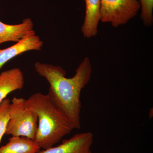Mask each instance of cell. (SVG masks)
<instances>
[{"mask_svg":"<svg viewBox=\"0 0 153 153\" xmlns=\"http://www.w3.org/2000/svg\"><path fill=\"white\" fill-rule=\"evenodd\" d=\"M140 10L137 0H101L100 21L117 27L135 16Z\"/></svg>","mask_w":153,"mask_h":153,"instance_id":"4","label":"cell"},{"mask_svg":"<svg viewBox=\"0 0 153 153\" xmlns=\"http://www.w3.org/2000/svg\"><path fill=\"white\" fill-rule=\"evenodd\" d=\"M25 85L24 74L19 68H14L0 74V103L7 96L15 91L22 89Z\"/></svg>","mask_w":153,"mask_h":153,"instance_id":"8","label":"cell"},{"mask_svg":"<svg viewBox=\"0 0 153 153\" xmlns=\"http://www.w3.org/2000/svg\"><path fill=\"white\" fill-rule=\"evenodd\" d=\"M94 135L91 132H85L74 135L68 139L63 140L56 147L39 150L36 153H92L91 146Z\"/></svg>","mask_w":153,"mask_h":153,"instance_id":"5","label":"cell"},{"mask_svg":"<svg viewBox=\"0 0 153 153\" xmlns=\"http://www.w3.org/2000/svg\"><path fill=\"white\" fill-rule=\"evenodd\" d=\"M33 28L34 24L30 18L17 25H8L0 21V45L7 42H19L35 32Z\"/></svg>","mask_w":153,"mask_h":153,"instance_id":"7","label":"cell"},{"mask_svg":"<svg viewBox=\"0 0 153 153\" xmlns=\"http://www.w3.org/2000/svg\"><path fill=\"white\" fill-rule=\"evenodd\" d=\"M26 104L34 109L38 116V129L34 141L41 149L52 147L74 129L71 121L48 94H34L26 99Z\"/></svg>","mask_w":153,"mask_h":153,"instance_id":"2","label":"cell"},{"mask_svg":"<svg viewBox=\"0 0 153 153\" xmlns=\"http://www.w3.org/2000/svg\"><path fill=\"white\" fill-rule=\"evenodd\" d=\"M140 17L144 25L150 27L153 23V0H140Z\"/></svg>","mask_w":153,"mask_h":153,"instance_id":"12","label":"cell"},{"mask_svg":"<svg viewBox=\"0 0 153 153\" xmlns=\"http://www.w3.org/2000/svg\"><path fill=\"white\" fill-rule=\"evenodd\" d=\"M35 68L50 85L48 94L73 125L74 129L81 127L80 94L91 78L92 66L90 59L85 57L71 78L66 77V71L60 66L36 62Z\"/></svg>","mask_w":153,"mask_h":153,"instance_id":"1","label":"cell"},{"mask_svg":"<svg viewBox=\"0 0 153 153\" xmlns=\"http://www.w3.org/2000/svg\"><path fill=\"white\" fill-rule=\"evenodd\" d=\"M10 100L5 98L0 103V143L4 135L5 134L7 126L10 116L9 114V107Z\"/></svg>","mask_w":153,"mask_h":153,"instance_id":"11","label":"cell"},{"mask_svg":"<svg viewBox=\"0 0 153 153\" xmlns=\"http://www.w3.org/2000/svg\"><path fill=\"white\" fill-rule=\"evenodd\" d=\"M85 15L81 32L84 38H89L98 33L101 0H85Z\"/></svg>","mask_w":153,"mask_h":153,"instance_id":"9","label":"cell"},{"mask_svg":"<svg viewBox=\"0 0 153 153\" xmlns=\"http://www.w3.org/2000/svg\"><path fill=\"white\" fill-rule=\"evenodd\" d=\"M26 100L23 97H14L11 101L5 134L25 137L34 141L38 129V116L34 109L27 106Z\"/></svg>","mask_w":153,"mask_h":153,"instance_id":"3","label":"cell"},{"mask_svg":"<svg viewBox=\"0 0 153 153\" xmlns=\"http://www.w3.org/2000/svg\"><path fill=\"white\" fill-rule=\"evenodd\" d=\"M41 148L34 141L22 137H12L0 147V153H36Z\"/></svg>","mask_w":153,"mask_h":153,"instance_id":"10","label":"cell"},{"mask_svg":"<svg viewBox=\"0 0 153 153\" xmlns=\"http://www.w3.org/2000/svg\"></svg>","mask_w":153,"mask_h":153,"instance_id":"13","label":"cell"},{"mask_svg":"<svg viewBox=\"0 0 153 153\" xmlns=\"http://www.w3.org/2000/svg\"><path fill=\"white\" fill-rule=\"evenodd\" d=\"M43 41L34 32L21 39L16 44L4 49H0V69L11 59L24 52L32 50L40 51Z\"/></svg>","mask_w":153,"mask_h":153,"instance_id":"6","label":"cell"}]
</instances>
